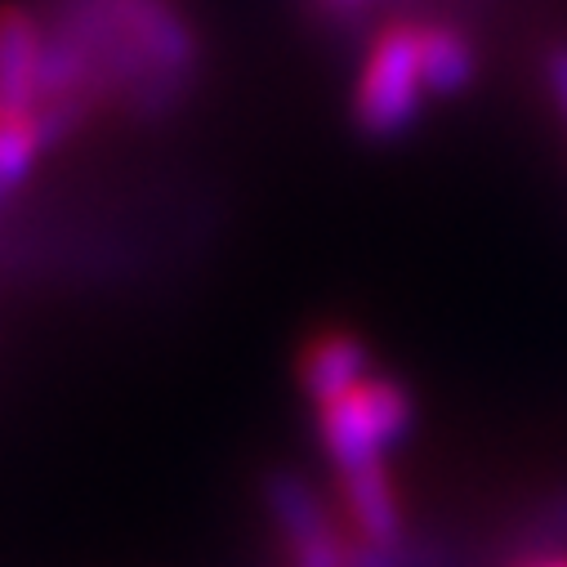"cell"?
Masks as SVG:
<instances>
[{
    "label": "cell",
    "mask_w": 567,
    "mask_h": 567,
    "mask_svg": "<svg viewBox=\"0 0 567 567\" xmlns=\"http://www.w3.org/2000/svg\"><path fill=\"white\" fill-rule=\"evenodd\" d=\"M424 76H420V19H389L375 28L358 90H353V125L358 134L389 144L406 134L424 112Z\"/></svg>",
    "instance_id": "obj_1"
},
{
    "label": "cell",
    "mask_w": 567,
    "mask_h": 567,
    "mask_svg": "<svg viewBox=\"0 0 567 567\" xmlns=\"http://www.w3.org/2000/svg\"><path fill=\"white\" fill-rule=\"evenodd\" d=\"M411 420H415V402L406 384L371 371L358 389L318 406V439L336 474H349V470L384 465V452L411 430Z\"/></svg>",
    "instance_id": "obj_2"
},
{
    "label": "cell",
    "mask_w": 567,
    "mask_h": 567,
    "mask_svg": "<svg viewBox=\"0 0 567 567\" xmlns=\"http://www.w3.org/2000/svg\"><path fill=\"white\" fill-rule=\"evenodd\" d=\"M50 37L28 6H0V112H32L41 103Z\"/></svg>",
    "instance_id": "obj_3"
},
{
    "label": "cell",
    "mask_w": 567,
    "mask_h": 567,
    "mask_svg": "<svg viewBox=\"0 0 567 567\" xmlns=\"http://www.w3.org/2000/svg\"><path fill=\"white\" fill-rule=\"evenodd\" d=\"M296 375H300V389L313 406H327L336 398H344L349 389H358L367 375H371V349L344 331V327H327L318 331L305 349H300V362H296Z\"/></svg>",
    "instance_id": "obj_4"
},
{
    "label": "cell",
    "mask_w": 567,
    "mask_h": 567,
    "mask_svg": "<svg viewBox=\"0 0 567 567\" xmlns=\"http://www.w3.org/2000/svg\"><path fill=\"white\" fill-rule=\"evenodd\" d=\"M420 76L424 90L452 99L478 76V45L452 19H420Z\"/></svg>",
    "instance_id": "obj_5"
},
{
    "label": "cell",
    "mask_w": 567,
    "mask_h": 567,
    "mask_svg": "<svg viewBox=\"0 0 567 567\" xmlns=\"http://www.w3.org/2000/svg\"><path fill=\"white\" fill-rule=\"evenodd\" d=\"M340 492H344V509H349L362 545H380V549L402 545V505H398V492H393L384 465L340 474Z\"/></svg>",
    "instance_id": "obj_6"
},
{
    "label": "cell",
    "mask_w": 567,
    "mask_h": 567,
    "mask_svg": "<svg viewBox=\"0 0 567 567\" xmlns=\"http://www.w3.org/2000/svg\"><path fill=\"white\" fill-rule=\"evenodd\" d=\"M54 144L59 138H54L50 121L41 116V107L0 112V197H10Z\"/></svg>",
    "instance_id": "obj_7"
},
{
    "label": "cell",
    "mask_w": 567,
    "mask_h": 567,
    "mask_svg": "<svg viewBox=\"0 0 567 567\" xmlns=\"http://www.w3.org/2000/svg\"><path fill=\"white\" fill-rule=\"evenodd\" d=\"M545 90L558 103V116L567 125V41H554L545 50Z\"/></svg>",
    "instance_id": "obj_8"
},
{
    "label": "cell",
    "mask_w": 567,
    "mask_h": 567,
    "mask_svg": "<svg viewBox=\"0 0 567 567\" xmlns=\"http://www.w3.org/2000/svg\"><path fill=\"white\" fill-rule=\"evenodd\" d=\"M318 6H327L331 14H340V19H353V14H362L371 0H318Z\"/></svg>",
    "instance_id": "obj_9"
},
{
    "label": "cell",
    "mask_w": 567,
    "mask_h": 567,
    "mask_svg": "<svg viewBox=\"0 0 567 567\" xmlns=\"http://www.w3.org/2000/svg\"><path fill=\"white\" fill-rule=\"evenodd\" d=\"M514 567H567V554H523Z\"/></svg>",
    "instance_id": "obj_10"
}]
</instances>
